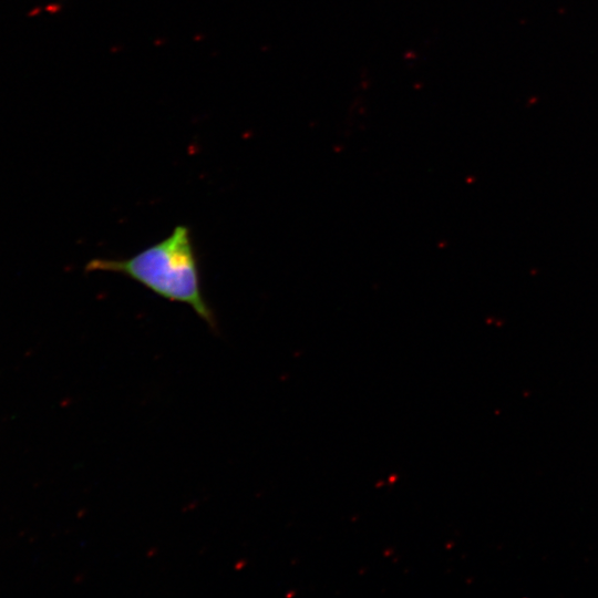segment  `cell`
I'll return each mask as SVG.
<instances>
[{"label":"cell","instance_id":"cell-1","mask_svg":"<svg viewBox=\"0 0 598 598\" xmlns=\"http://www.w3.org/2000/svg\"><path fill=\"white\" fill-rule=\"evenodd\" d=\"M86 269L125 275L164 299L189 306L216 329L215 315L202 291L190 230L185 225L176 226L166 238L130 258L93 259Z\"/></svg>","mask_w":598,"mask_h":598}]
</instances>
